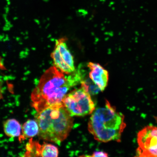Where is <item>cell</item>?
Listing matches in <instances>:
<instances>
[{
	"label": "cell",
	"instance_id": "1",
	"mask_svg": "<svg viewBox=\"0 0 157 157\" xmlns=\"http://www.w3.org/2000/svg\"><path fill=\"white\" fill-rule=\"evenodd\" d=\"M55 66L46 71L31 94L32 107L37 113L47 108L64 106L63 100L71 88L79 83L73 73L68 76Z\"/></svg>",
	"mask_w": 157,
	"mask_h": 157
},
{
	"label": "cell",
	"instance_id": "2",
	"mask_svg": "<svg viewBox=\"0 0 157 157\" xmlns=\"http://www.w3.org/2000/svg\"><path fill=\"white\" fill-rule=\"evenodd\" d=\"M124 119V115L106 100L105 106L98 108L92 113L88 129L95 140L99 142H120L126 125Z\"/></svg>",
	"mask_w": 157,
	"mask_h": 157
},
{
	"label": "cell",
	"instance_id": "3",
	"mask_svg": "<svg viewBox=\"0 0 157 157\" xmlns=\"http://www.w3.org/2000/svg\"><path fill=\"white\" fill-rule=\"evenodd\" d=\"M35 120L39 138L59 144L67 137L73 125V119L64 106L47 108L38 113Z\"/></svg>",
	"mask_w": 157,
	"mask_h": 157
},
{
	"label": "cell",
	"instance_id": "4",
	"mask_svg": "<svg viewBox=\"0 0 157 157\" xmlns=\"http://www.w3.org/2000/svg\"><path fill=\"white\" fill-rule=\"evenodd\" d=\"M64 106L71 116H84L95 109L90 94L81 87L67 94L63 100Z\"/></svg>",
	"mask_w": 157,
	"mask_h": 157
},
{
	"label": "cell",
	"instance_id": "5",
	"mask_svg": "<svg viewBox=\"0 0 157 157\" xmlns=\"http://www.w3.org/2000/svg\"><path fill=\"white\" fill-rule=\"evenodd\" d=\"M136 156L157 157V127L148 125L137 135Z\"/></svg>",
	"mask_w": 157,
	"mask_h": 157
},
{
	"label": "cell",
	"instance_id": "6",
	"mask_svg": "<svg viewBox=\"0 0 157 157\" xmlns=\"http://www.w3.org/2000/svg\"><path fill=\"white\" fill-rule=\"evenodd\" d=\"M66 41L64 38L56 41V46L51 56L55 67L64 74L70 75L75 71V67L73 56Z\"/></svg>",
	"mask_w": 157,
	"mask_h": 157
},
{
	"label": "cell",
	"instance_id": "7",
	"mask_svg": "<svg viewBox=\"0 0 157 157\" xmlns=\"http://www.w3.org/2000/svg\"><path fill=\"white\" fill-rule=\"evenodd\" d=\"M90 71L89 77L94 83L103 91L106 87L109 80V73L100 64L90 62L88 64Z\"/></svg>",
	"mask_w": 157,
	"mask_h": 157
},
{
	"label": "cell",
	"instance_id": "8",
	"mask_svg": "<svg viewBox=\"0 0 157 157\" xmlns=\"http://www.w3.org/2000/svg\"><path fill=\"white\" fill-rule=\"evenodd\" d=\"M34 156L43 157H57L58 156L57 147L54 145L44 143L40 144L35 142L34 146Z\"/></svg>",
	"mask_w": 157,
	"mask_h": 157
},
{
	"label": "cell",
	"instance_id": "9",
	"mask_svg": "<svg viewBox=\"0 0 157 157\" xmlns=\"http://www.w3.org/2000/svg\"><path fill=\"white\" fill-rule=\"evenodd\" d=\"M4 131L6 136L16 137L21 135V125L17 120L8 119L3 123Z\"/></svg>",
	"mask_w": 157,
	"mask_h": 157
},
{
	"label": "cell",
	"instance_id": "10",
	"mask_svg": "<svg viewBox=\"0 0 157 157\" xmlns=\"http://www.w3.org/2000/svg\"><path fill=\"white\" fill-rule=\"evenodd\" d=\"M22 131L23 137L31 138L38 134L39 127L36 120L29 119L23 124Z\"/></svg>",
	"mask_w": 157,
	"mask_h": 157
},
{
	"label": "cell",
	"instance_id": "11",
	"mask_svg": "<svg viewBox=\"0 0 157 157\" xmlns=\"http://www.w3.org/2000/svg\"><path fill=\"white\" fill-rule=\"evenodd\" d=\"M80 83L82 87L92 95L97 94L101 91L99 87L90 78L85 80H82Z\"/></svg>",
	"mask_w": 157,
	"mask_h": 157
},
{
	"label": "cell",
	"instance_id": "12",
	"mask_svg": "<svg viewBox=\"0 0 157 157\" xmlns=\"http://www.w3.org/2000/svg\"><path fill=\"white\" fill-rule=\"evenodd\" d=\"M91 157H105L108 156L107 153L102 151H96L92 154Z\"/></svg>",
	"mask_w": 157,
	"mask_h": 157
},
{
	"label": "cell",
	"instance_id": "13",
	"mask_svg": "<svg viewBox=\"0 0 157 157\" xmlns=\"http://www.w3.org/2000/svg\"><path fill=\"white\" fill-rule=\"evenodd\" d=\"M3 98V90L2 82L0 80V100Z\"/></svg>",
	"mask_w": 157,
	"mask_h": 157
}]
</instances>
